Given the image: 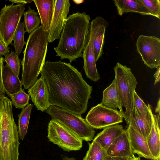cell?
<instances>
[{"mask_svg":"<svg viewBox=\"0 0 160 160\" xmlns=\"http://www.w3.org/2000/svg\"><path fill=\"white\" fill-rule=\"evenodd\" d=\"M160 66H159L157 68V70L154 75V77L155 78L154 85L159 82L160 81Z\"/></svg>","mask_w":160,"mask_h":160,"instance_id":"obj_35","label":"cell"},{"mask_svg":"<svg viewBox=\"0 0 160 160\" xmlns=\"http://www.w3.org/2000/svg\"><path fill=\"white\" fill-rule=\"evenodd\" d=\"M4 61L15 74L18 77L20 69L21 60L17 53L15 52L12 51L5 57Z\"/></svg>","mask_w":160,"mask_h":160,"instance_id":"obj_29","label":"cell"},{"mask_svg":"<svg viewBox=\"0 0 160 160\" xmlns=\"http://www.w3.org/2000/svg\"><path fill=\"white\" fill-rule=\"evenodd\" d=\"M113 2L118 14L121 16L127 12H135L142 15L152 16L140 0H114Z\"/></svg>","mask_w":160,"mask_h":160,"instance_id":"obj_21","label":"cell"},{"mask_svg":"<svg viewBox=\"0 0 160 160\" xmlns=\"http://www.w3.org/2000/svg\"><path fill=\"white\" fill-rule=\"evenodd\" d=\"M94 32L92 25L90 23L88 39L82 52L83 69L87 78L93 82L100 78L97 69L95 59L93 42Z\"/></svg>","mask_w":160,"mask_h":160,"instance_id":"obj_12","label":"cell"},{"mask_svg":"<svg viewBox=\"0 0 160 160\" xmlns=\"http://www.w3.org/2000/svg\"><path fill=\"white\" fill-rule=\"evenodd\" d=\"M9 52V48L0 40V57H5L8 55Z\"/></svg>","mask_w":160,"mask_h":160,"instance_id":"obj_33","label":"cell"},{"mask_svg":"<svg viewBox=\"0 0 160 160\" xmlns=\"http://www.w3.org/2000/svg\"><path fill=\"white\" fill-rule=\"evenodd\" d=\"M123 117L119 111L99 104L92 108L85 119L93 128H104L123 122Z\"/></svg>","mask_w":160,"mask_h":160,"instance_id":"obj_9","label":"cell"},{"mask_svg":"<svg viewBox=\"0 0 160 160\" xmlns=\"http://www.w3.org/2000/svg\"><path fill=\"white\" fill-rule=\"evenodd\" d=\"M48 138L50 142L58 145L64 151L79 150L82 140L59 123L51 119L48 126Z\"/></svg>","mask_w":160,"mask_h":160,"instance_id":"obj_8","label":"cell"},{"mask_svg":"<svg viewBox=\"0 0 160 160\" xmlns=\"http://www.w3.org/2000/svg\"><path fill=\"white\" fill-rule=\"evenodd\" d=\"M151 108L150 112L146 117L141 116L133 107L128 124L146 139L150 132L152 123Z\"/></svg>","mask_w":160,"mask_h":160,"instance_id":"obj_17","label":"cell"},{"mask_svg":"<svg viewBox=\"0 0 160 160\" xmlns=\"http://www.w3.org/2000/svg\"><path fill=\"white\" fill-rule=\"evenodd\" d=\"M88 144V150L83 160H103L107 155L106 150L94 141Z\"/></svg>","mask_w":160,"mask_h":160,"instance_id":"obj_26","label":"cell"},{"mask_svg":"<svg viewBox=\"0 0 160 160\" xmlns=\"http://www.w3.org/2000/svg\"><path fill=\"white\" fill-rule=\"evenodd\" d=\"M144 6L152 14L160 19V1L159 0H140Z\"/></svg>","mask_w":160,"mask_h":160,"instance_id":"obj_31","label":"cell"},{"mask_svg":"<svg viewBox=\"0 0 160 160\" xmlns=\"http://www.w3.org/2000/svg\"><path fill=\"white\" fill-rule=\"evenodd\" d=\"M23 15L25 31L30 34L39 26L41 23L40 18L38 13L29 6Z\"/></svg>","mask_w":160,"mask_h":160,"instance_id":"obj_25","label":"cell"},{"mask_svg":"<svg viewBox=\"0 0 160 160\" xmlns=\"http://www.w3.org/2000/svg\"><path fill=\"white\" fill-rule=\"evenodd\" d=\"M71 5L69 0H55L53 14L48 31V41L52 42L59 38Z\"/></svg>","mask_w":160,"mask_h":160,"instance_id":"obj_11","label":"cell"},{"mask_svg":"<svg viewBox=\"0 0 160 160\" xmlns=\"http://www.w3.org/2000/svg\"><path fill=\"white\" fill-rule=\"evenodd\" d=\"M90 23L94 30V50L96 62L101 58L103 53L105 32L108 23L102 17L99 16L93 19Z\"/></svg>","mask_w":160,"mask_h":160,"instance_id":"obj_15","label":"cell"},{"mask_svg":"<svg viewBox=\"0 0 160 160\" xmlns=\"http://www.w3.org/2000/svg\"><path fill=\"white\" fill-rule=\"evenodd\" d=\"M155 160H160V155Z\"/></svg>","mask_w":160,"mask_h":160,"instance_id":"obj_41","label":"cell"},{"mask_svg":"<svg viewBox=\"0 0 160 160\" xmlns=\"http://www.w3.org/2000/svg\"><path fill=\"white\" fill-rule=\"evenodd\" d=\"M9 1L12 2V4L17 3V4H25L28 3H31L32 0H9Z\"/></svg>","mask_w":160,"mask_h":160,"instance_id":"obj_36","label":"cell"},{"mask_svg":"<svg viewBox=\"0 0 160 160\" xmlns=\"http://www.w3.org/2000/svg\"><path fill=\"white\" fill-rule=\"evenodd\" d=\"M130 158H122L107 155L103 160H129Z\"/></svg>","mask_w":160,"mask_h":160,"instance_id":"obj_34","label":"cell"},{"mask_svg":"<svg viewBox=\"0 0 160 160\" xmlns=\"http://www.w3.org/2000/svg\"><path fill=\"white\" fill-rule=\"evenodd\" d=\"M4 58L0 57V100L3 96H5V91L2 82V75L3 69Z\"/></svg>","mask_w":160,"mask_h":160,"instance_id":"obj_32","label":"cell"},{"mask_svg":"<svg viewBox=\"0 0 160 160\" xmlns=\"http://www.w3.org/2000/svg\"><path fill=\"white\" fill-rule=\"evenodd\" d=\"M133 107L142 117H145L149 113L150 105L148 104V106L146 105L135 91L133 93Z\"/></svg>","mask_w":160,"mask_h":160,"instance_id":"obj_30","label":"cell"},{"mask_svg":"<svg viewBox=\"0 0 160 160\" xmlns=\"http://www.w3.org/2000/svg\"><path fill=\"white\" fill-rule=\"evenodd\" d=\"M33 107L32 104H28L22 109L21 112L18 115V133L19 138L21 140H23L27 132L31 113Z\"/></svg>","mask_w":160,"mask_h":160,"instance_id":"obj_24","label":"cell"},{"mask_svg":"<svg viewBox=\"0 0 160 160\" xmlns=\"http://www.w3.org/2000/svg\"><path fill=\"white\" fill-rule=\"evenodd\" d=\"M132 153L139 157L154 160L150 151L146 139L129 124L126 129Z\"/></svg>","mask_w":160,"mask_h":160,"instance_id":"obj_14","label":"cell"},{"mask_svg":"<svg viewBox=\"0 0 160 160\" xmlns=\"http://www.w3.org/2000/svg\"><path fill=\"white\" fill-rule=\"evenodd\" d=\"M26 32L24 22H20L15 34L13 41L15 52L18 55L21 53L24 45L26 43L24 40V34Z\"/></svg>","mask_w":160,"mask_h":160,"instance_id":"obj_27","label":"cell"},{"mask_svg":"<svg viewBox=\"0 0 160 160\" xmlns=\"http://www.w3.org/2000/svg\"><path fill=\"white\" fill-rule=\"evenodd\" d=\"M11 101L0 100V160H19L18 127L13 118Z\"/></svg>","mask_w":160,"mask_h":160,"instance_id":"obj_4","label":"cell"},{"mask_svg":"<svg viewBox=\"0 0 160 160\" xmlns=\"http://www.w3.org/2000/svg\"><path fill=\"white\" fill-rule=\"evenodd\" d=\"M160 98H159L158 102L157 105L155 109V112L156 113H160Z\"/></svg>","mask_w":160,"mask_h":160,"instance_id":"obj_37","label":"cell"},{"mask_svg":"<svg viewBox=\"0 0 160 160\" xmlns=\"http://www.w3.org/2000/svg\"><path fill=\"white\" fill-rule=\"evenodd\" d=\"M137 50L142 61L151 69L160 66V39L154 36L140 35L136 43Z\"/></svg>","mask_w":160,"mask_h":160,"instance_id":"obj_10","label":"cell"},{"mask_svg":"<svg viewBox=\"0 0 160 160\" xmlns=\"http://www.w3.org/2000/svg\"><path fill=\"white\" fill-rule=\"evenodd\" d=\"M90 16L77 12L67 17L57 46L54 48L56 56L70 62L82 57L89 33Z\"/></svg>","mask_w":160,"mask_h":160,"instance_id":"obj_2","label":"cell"},{"mask_svg":"<svg viewBox=\"0 0 160 160\" xmlns=\"http://www.w3.org/2000/svg\"><path fill=\"white\" fill-rule=\"evenodd\" d=\"M37 9L41 25L48 32L54 11L55 0H33Z\"/></svg>","mask_w":160,"mask_h":160,"instance_id":"obj_18","label":"cell"},{"mask_svg":"<svg viewBox=\"0 0 160 160\" xmlns=\"http://www.w3.org/2000/svg\"><path fill=\"white\" fill-rule=\"evenodd\" d=\"M25 5L12 4L5 5L0 11V40L7 46L11 44L24 15Z\"/></svg>","mask_w":160,"mask_h":160,"instance_id":"obj_7","label":"cell"},{"mask_svg":"<svg viewBox=\"0 0 160 160\" xmlns=\"http://www.w3.org/2000/svg\"><path fill=\"white\" fill-rule=\"evenodd\" d=\"M46 112L52 120L61 124L82 141L93 140L95 131L81 115L54 105H50Z\"/></svg>","mask_w":160,"mask_h":160,"instance_id":"obj_5","label":"cell"},{"mask_svg":"<svg viewBox=\"0 0 160 160\" xmlns=\"http://www.w3.org/2000/svg\"><path fill=\"white\" fill-rule=\"evenodd\" d=\"M8 96L11 98L12 105L17 108H23L29 104L30 95L22 89L18 92Z\"/></svg>","mask_w":160,"mask_h":160,"instance_id":"obj_28","label":"cell"},{"mask_svg":"<svg viewBox=\"0 0 160 160\" xmlns=\"http://www.w3.org/2000/svg\"><path fill=\"white\" fill-rule=\"evenodd\" d=\"M151 116L152 126L146 141L150 153L155 160L160 155V122L157 115L152 112Z\"/></svg>","mask_w":160,"mask_h":160,"instance_id":"obj_22","label":"cell"},{"mask_svg":"<svg viewBox=\"0 0 160 160\" xmlns=\"http://www.w3.org/2000/svg\"><path fill=\"white\" fill-rule=\"evenodd\" d=\"M32 102L38 110L46 111L50 106L48 92L45 80L42 77L28 89Z\"/></svg>","mask_w":160,"mask_h":160,"instance_id":"obj_13","label":"cell"},{"mask_svg":"<svg viewBox=\"0 0 160 160\" xmlns=\"http://www.w3.org/2000/svg\"><path fill=\"white\" fill-rule=\"evenodd\" d=\"M48 42V32L42 25L30 34L21 62V81L24 89H29L38 80L45 62Z\"/></svg>","mask_w":160,"mask_h":160,"instance_id":"obj_3","label":"cell"},{"mask_svg":"<svg viewBox=\"0 0 160 160\" xmlns=\"http://www.w3.org/2000/svg\"><path fill=\"white\" fill-rule=\"evenodd\" d=\"M2 78L5 91L8 95L14 94L22 89L18 77L6 64L3 68Z\"/></svg>","mask_w":160,"mask_h":160,"instance_id":"obj_23","label":"cell"},{"mask_svg":"<svg viewBox=\"0 0 160 160\" xmlns=\"http://www.w3.org/2000/svg\"><path fill=\"white\" fill-rule=\"evenodd\" d=\"M124 130L122 125L118 124L108 127L97 134L93 141L107 150L113 141Z\"/></svg>","mask_w":160,"mask_h":160,"instance_id":"obj_19","label":"cell"},{"mask_svg":"<svg viewBox=\"0 0 160 160\" xmlns=\"http://www.w3.org/2000/svg\"><path fill=\"white\" fill-rule=\"evenodd\" d=\"M100 104L104 107L112 109L117 110L118 108L124 118V112L114 79L111 84L103 91L102 99Z\"/></svg>","mask_w":160,"mask_h":160,"instance_id":"obj_20","label":"cell"},{"mask_svg":"<svg viewBox=\"0 0 160 160\" xmlns=\"http://www.w3.org/2000/svg\"><path fill=\"white\" fill-rule=\"evenodd\" d=\"M116 88L122 103L125 108L124 118L127 124L133 108V95L138 82L131 68L117 63L113 68Z\"/></svg>","mask_w":160,"mask_h":160,"instance_id":"obj_6","label":"cell"},{"mask_svg":"<svg viewBox=\"0 0 160 160\" xmlns=\"http://www.w3.org/2000/svg\"><path fill=\"white\" fill-rule=\"evenodd\" d=\"M107 155L118 157L130 158L132 153L127 130L117 138L110 145L106 150Z\"/></svg>","mask_w":160,"mask_h":160,"instance_id":"obj_16","label":"cell"},{"mask_svg":"<svg viewBox=\"0 0 160 160\" xmlns=\"http://www.w3.org/2000/svg\"><path fill=\"white\" fill-rule=\"evenodd\" d=\"M62 160H76V159L74 158L64 156L62 158Z\"/></svg>","mask_w":160,"mask_h":160,"instance_id":"obj_39","label":"cell"},{"mask_svg":"<svg viewBox=\"0 0 160 160\" xmlns=\"http://www.w3.org/2000/svg\"><path fill=\"white\" fill-rule=\"evenodd\" d=\"M73 1L77 4H80L82 2L84 1L83 0H79V1H77V0H73Z\"/></svg>","mask_w":160,"mask_h":160,"instance_id":"obj_40","label":"cell"},{"mask_svg":"<svg viewBox=\"0 0 160 160\" xmlns=\"http://www.w3.org/2000/svg\"><path fill=\"white\" fill-rule=\"evenodd\" d=\"M140 158L139 157H138L135 156L133 154L132 156L130 158L129 160H141Z\"/></svg>","mask_w":160,"mask_h":160,"instance_id":"obj_38","label":"cell"},{"mask_svg":"<svg viewBox=\"0 0 160 160\" xmlns=\"http://www.w3.org/2000/svg\"><path fill=\"white\" fill-rule=\"evenodd\" d=\"M40 74L47 85L50 105L80 115L86 112L92 88L70 63L47 61Z\"/></svg>","mask_w":160,"mask_h":160,"instance_id":"obj_1","label":"cell"}]
</instances>
